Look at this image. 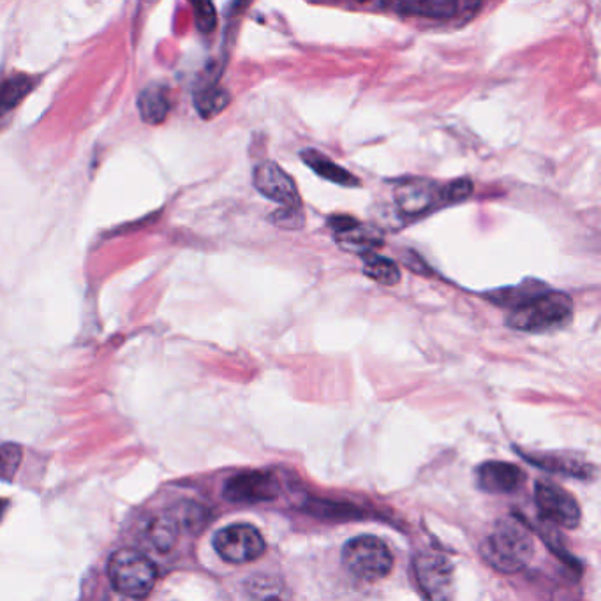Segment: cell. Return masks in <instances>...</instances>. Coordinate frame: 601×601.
I'll return each mask as SVG.
<instances>
[{
    "mask_svg": "<svg viewBox=\"0 0 601 601\" xmlns=\"http://www.w3.org/2000/svg\"><path fill=\"white\" fill-rule=\"evenodd\" d=\"M572 320V298L566 293L549 290L512 309L506 323L519 332L545 334L566 327Z\"/></svg>",
    "mask_w": 601,
    "mask_h": 601,
    "instance_id": "obj_1",
    "label": "cell"
},
{
    "mask_svg": "<svg viewBox=\"0 0 601 601\" xmlns=\"http://www.w3.org/2000/svg\"><path fill=\"white\" fill-rule=\"evenodd\" d=\"M535 554V545L526 529L503 522L482 543L483 561L501 573L520 572Z\"/></svg>",
    "mask_w": 601,
    "mask_h": 601,
    "instance_id": "obj_2",
    "label": "cell"
},
{
    "mask_svg": "<svg viewBox=\"0 0 601 601\" xmlns=\"http://www.w3.org/2000/svg\"><path fill=\"white\" fill-rule=\"evenodd\" d=\"M108 577L115 591L134 600H143L156 584V564L138 550L122 549L108 563Z\"/></svg>",
    "mask_w": 601,
    "mask_h": 601,
    "instance_id": "obj_3",
    "label": "cell"
},
{
    "mask_svg": "<svg viewBox=\"0 0 601 601\" xmlns=\"http://www.w3.org/2000/svg\"><path fill=\"white\" fill-rule=\"evenodd\" d=\"M342 563L358 579L376 582L392 572L394 556L376 536H357L342 550Z\"/></svg>",
    "mask_w": 601,
    "mask_h": 601,
    "instance_id": "obj_4",
    "label": "cell"
},
{
    "mask_svg": "<svg viewBox=\"0 0 601 601\" xmlns=\"http://www.w3.org/2000/svg\"><path fill=\"white\" fill-rule=\"evenodd\" d=\"M214 549L224 561L244 564L258 559L267 549V545L256 527L249 524H233L224 527L214 536Z\"/></svg>",
    "mask_w": 601,
    "mask_h": 601,
    "instance_id": "obj_5",
    "label": "cell"
},
{
    "mask_svg": "<svg viewBox=\"0 0 601 601\" xmlns=\"http://www.w3.org/2000/svg\"><path fill=\"white\" fill-rule=\"evenodd\" d=\"M416 584L429 601H448L453 591V564L450 559L425 552L415 559Z\"/></svg>",
    "mask_w": 601,
    "mask_h": 601,
    "instance_id": "obj_6",
    "label": "cell"
},
{
    "mask_svg": "<svg viewBox=\"0 0 601 601\" xmlns=\"http://www.w3.org/2000/svg\"><path fill=\"white\" fill-rule=\"evenodd\" d=\"M394 198L402 214L411 217L422 216L431 210L448 205L445 186H439L431 180H404L395 186Z\"/></svg>",
    "mask_w": 601,
    "mask_h": 601,
    "instance_id": "obj_7",
    "label": "cell"
},
{
    "mask_svg": "<svg viewBox=\"0 0 601 601\" xmlns=\"http://www.w3.org/2000/svg\"><path fill=\"white\" fill-rule=\"evenodd\" d=\"M254 187L268 200L284 208H302L295 180L274 161H263L254 168Z\"/></svg>",
    "mask_w": 601,
    "mask_h": 601,
    "instance_id": "obj_8",
    "label": "cell"
},
{
    "mask_svg": "<svg viewBox=\"0 0 601 601\" xmlns=\"http://www.w3.org/2000/svg\"><path fill=\"white\" fill-rule=\"evenodd\" d=\"M536 505L545 519L566 529L580 524V506L568 490L554 483L540 482L536 485Z\"/></svg>",
    "mask_w": 601,
    "mask_h": 601,
    "instance_id": "obj_9",
    "label": "cell"
},
{
    "mask_svg": "<svg viewBox=\"0 0 601 601\" xmlns=\"http://www.w3.org/2000/svg\"><path fill=\"white\" fill-rule=\"evenodd\" d=\"M279 494V483L268 473H244L226 483L224 496L231 503H263Z\"/></svg>",
    "mask_w": 601,
    "mask_h": 601,
    "instance_id": "obj_10",
    "label": "cell"
},
{
    "mask_svg": "<svg viewBox=\"0 0 601 601\" xmlns=\"http://www.w3.org/2000/svg\"><path fill=\"white\" fill-rule=\"evenodd\" d=\"M468 4L455 0H399L392 4H378V8L394 9L399 15L446 20L461 15L462 9L468 8Z\"/></svg>",
    "mask_w": 601,
    "mask_h": 601,
    "instance_id": "obj_11",
    "label": "cell"
},
{
    "mask_svg": "<svg viewBox=\"0 0 601 601\" xmlns=\"http://www.w3.org/2000/svg\"><path fill=\"white\" fill-rule=\"evenodd\" d=\"M524 482L522 469L508 462H487L478 469V483L490 494H510Z\"/></svg>",
    "mask_w": 601,
    "mask_h": 601,
    "instance_id": "obj_12",
    "label": "cell"
},
{
    "mask_svg": "<svg viewBox=\"0 0 601 601\" xmlns=\"http://www.w3.org/2000/svg\"><path fill=\"white\" fill-rule=\"evenodd\" d=\"M300 156H302V161L316 175H320L321 179L334 182L337 186L360 187V180L353 173H349L346 168H342L339 164L334 163L330 157L325 156L320 150L305 149L300 152Z\"/></svg>",
    "mask_w": 601,
    "mask_h": 601,
    "instance_id": "obj_13",
    "label": "cell"
},
{
    "mask_svg": "<svg viewBox=\"0 0 601 601\" xmlns=\"http://www.w3.org/2000/svg\"><path fill=\"white\" fill-rule=\"evenodd\" d=\"M335 242L341 245L344 251L364 256V254L376 253V249L383 245V237L376 228L367 224H353L348 230L334 233Z\"/></svg>",
    "mask_w": 601,
    "mask_h": 601,
    "instance_id": "obj_14",
    "label": "cell"
},
{
    "mask_svg": "<svg viewBox=\"0 0 601 601\" xmlns=\"http://www.w3.org/2000/svg\"><path fill=\"white\" fill-rule=\"evenodd\" d=\"M141 117L149 124H161L170 112V97L163 85H150L138 99Z\"/></svg>",
    "mask_w": 601,
    "mask_h": 601,
    "instance_id": "obj_15",
    "label": "cell"
},
{
    "mask_svg": "<svg viewBox=\"0 0 601 601\" xmlns=\"http://www.w3.org/2000/svg\"><path fill=\"white\" fill-rule=\"evenodd\" d=\"M545 291H549L547 286H543L542 282H524L520 286H513V288H505V290L492 291L489 293L490 300L496 302L499 305H506V307H519V305L526 304L529 300L542 295Z\"/></svg>",
    "mask_w": 601,
    "mask_h": 601,
    "instance_id": "obj_16",
    "label": "cell"
},
{
    "mask_svg": "<svg viewBox=\"0 0 601 601\" xmlns=\"http://www.w3.org/2000/svg\"><path fill=\"white\" fill-rule=\"evenodd\" d=\"M364 274L372 281L385 284V286H395L401 281V270L395 265V261L388 260L385 256H379L376 253L364 254Z\"/></svg>",
    "mask_w": 601,
    "mask_h": 601,
    "instance_id": "obj_17",
    "label": "cell"
},
{
    "mask_svg": "<svg viewBox=\"0 0 601 601\" xmlns=\"http://www.w3.org/2000/svg\"><path fill=\"white\" fill-rule=\"evenodd\" d=\"M230 101V92L221 89V87H216V85H210L207 89L196 92V96H194V106H196V110L203 119L216 117V115L223 112Z\"/></svg>",
    "mask_w": 601,
    "mask_h": 601,
    "instance_id": "obj_18",
    "label": "cell"
},
{
    "mask_svg": "<svg viewBox=\"0 0 601 601\" xmlns=\"http://www.w3.org/2000/svg\"><path fill=\"white\" fill-rule=\"evenodd\" d=\"M177 536H179V526L171 517H159L149 527L150 542L159 552H168L173 549V545L177 542Z\"/></svg>",
    "mask_w": 601,
    "mask_h": 601,
    "instance_id": "obj_19",
    "label": "cell"
},
{
    "mask_svg": "<svg viewBox=\"0 0 601 601\" xmlns=\"http://www.w3.org/2000/svg\"><path fill=\"white\" fill-rule=\"evenodd\" d=\"M249 601H282V584L274 577L258 575L247 582Z\"/></svg>",
    "mask_w": 601,
    "mask_h": 601,
    "instance_id": "obj_20",
    "label": "cell"
},
{
    "mask_svg": "<svg viewBox=\"0 0 601 601\" xmlns=\"http://www.w3.org/2000/svg\"><path fill=\"white\" fill-rule=\"evenodd\" d=\"M30 89L27 76H11L0 82V115L8 112Z\"/></svg>",
    "mask_w": 601,
    "mask_h": 601,
    "instance_id": "obj_21",
    "label": "cell"
},
{
    "mask_svg": "<svg viewBox=\"0 0 601 601\" xmlns=\"http://www.w3.org/2000/svg\"><path fill=\"white\" fill-rule=\"evenodd\" d=\"M20 462H22L20 446L13 445V443L0 446V480L11 482L20 468Z\"/></svg>",
    "mask_w": 601,
    "mask_h": 601,
    "instance_id": "obj_22",
    "label": "cell"
},
{
    "mask_svg": "<svg viewBox=\"0 0 601 601\" xmlns=\"http://www.w3.org/2000/svg\"><path fill=\"white\" fill-rule=\"evenodd\" d=\"M193 9L196 27L200 29V32L208 34L216 29L217 13L212 2H194Z\"/></svg>",
    "mask_w": 601,
    "mask_h": 601,
    "instance_id": "obj_23",
    "label": "cell"
},
{
    "mask_svg": "<svg viewBox=\"0 0 601 601\" xmlns=\"http://www.w3.org/2000/svg\"><path fill=\"white\" fill-rule=\"evenodd\" d=\"M270 221L277 224L279 228L300 230L304 226L305 216L302 208H281V210L275 212L274 216L270 217Z\"/></svg>",
    "mask_w": 601,
    "mask_h": 601,
    "instance_id": "obj_24",
    "label": "cell"
},
{
    "mask_svg": "<svg viewBox=\"0 0 601 601\" xmlns=\"http://www.w3.org/2000/svg\"><path fill=\"white\" fill-rule=\"evenodd\" d=\"M473 193V182L469 179L453 180L445 186L446 203H459V201L468 200Z\"/></svg>",
    "mask_w": 601,
    "mask_h": 601,
    "instance_id": "obj_25",
    "label": "cell"
},
{
    "mask_svg": "<svg viewBox=\"0 0 601 601\" xmlns=\"http://www.w3.org/2000/svg\"><path fill=\"white\" fill-rule=\"evenodd\" d=\"M358 221L355 217L351 216H332L328 217V226L334 230V233L339 231L348 230L353 224H357Z\"/></svg>",
    "mask_w": 601,
    "mask_h": 601,
    "instance_id": "obj_26",
    "label": "cell"
},
{
    "mask_svg": "<svg viewBox=\"0 0 601 601\" xmlns=\"http://www.w3.org/2000/svg\"><path fill=\"white\" fill-rule=\"evenodd\" d=\"M106 601H140L134 600V598H129V596H124V594L115 593L112 596H108V600Z\"/></svg>",
    "mask_w": 601,
    "mask_h": 601,
    "instance_id": "obj_27",
    "label": "cell"
}]
</instances>
